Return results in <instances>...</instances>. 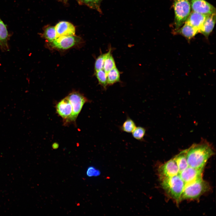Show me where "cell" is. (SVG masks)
<instances>
[{
  "mask_svg": "<svg viewBox=\"0 0 216 216\" xmlns=\"http://www.w3.org/2000/svg\"><path fill=\"white\" fill-rule=\"evenodd\" d=\"M214 154L208 142L203 141L187 149V159L189 166L196 169L204 168L208 160Z\"/></svg>",
  "mask_w": 216,
  "mask_h": 216,
  "instance_id": "1",
  "label": "cell"
},
{
  "mask_svg": "<svg viewBox=\"0 0 216 216\" xmlns=\"http://www.w3.org/2000/svg\"><path fill=\"white\" fill-rule=\"evenodd\" d=\"M162 187L169 196L178 203L185 184L179 174L160 179Z\"/></svg>",
  "mask_w": 216,
  "mask_h": 216,
  "instance_id": "2",
  "label": "cell"
},
{
  "mask_svg": "<svg viewBox=\"0 0 216 216\" xmlns=\"http://www.w3.org/2000/svg\"><path fill=\"white\" fill-rule=\"evenodd\" d=\"M210 189L208 183L204 180L202 178L185 184L181 196V200L197 199L208 191Z\"/></svg>",
  "mask_w": 216,
  "mask_h": 216,
  "instance_id": "3",
  "label": "cell"
},
{
  "mask_svg": "<svg viewBox=\"0 0 216 216\" xmlns=\"http://www.w3.org/2000/svg\"><path fill=\"white\" fill-rule=\"evenodd\" d=\"M173 7L175 13L174 25L176 30L184 23L190 13L189 0H174Z\"/></svg>",
  "mask_w": 216,
  "mask_h": 216,
  "instance_id": "4",
  "label": "cell"
},
{
  "mask_svg": "<svg viewBox=\"0 0 216 216\" xmlns=\"http://www.w3.org/2000/svg\"><path fill=\"white\" fill-rule=\"evenodd\" d=\"M67 97L72 108V114L69 122H74L76 120L84 104L88 100L81 94L76 92L70 94Z\"/></svg>",
  "mask_w": 216,
  "mask_h": 216,
  "instance_id": "5",
  "label": "cell"
},
{
  "mask_svg": "<svg viewBox=\"0 0 216 216\" xmlns=\"http://www.w3.org/2000/svg\"><path fill=\"white\" fill-rule=\"evenodd\" d=\"M158 171L160 180L179 174L178 168L173 158L160 166Z\"/></svg>",
  "mask_w": 216,
  "mask_h": 216,
  "instance_id": "6",
  "label": "cell"
},
{
  "mask_svg": "<svg viewBox=\"0 0 216 216\" xmlns=\"http://www.w3.org/2000/svg\"><path fill=\"white\" fill-rule=\"evenodd\" d=\"M80 38L75 35L62 36L56 38L50 42L53 47L63 50L69 48L75 45L80 40Z\"/></svg>",
  "mask_w": 216,
  "mask_h": 216,
  "instance_id": "7",
  "label": "cell"
},
{
  "mask_svg": "<svg viewBox=\"0 0 216 216\" xmlns=\"http://www.w3.org/2000/svg\"><path fill=\"white\" fill-rule=\"evenodd\" d=\"M192 11L205 15L215 13V8L205 0H191Z\"/></svg>",
  "mask_w": 216,
  "mask_h": 216,
  "instance_id": "8",
  "label": "cell"
},
{
  "mask_svg": "<svg viewBox=\"0 0 216 216\" xmlns=\"http://www.w3.org/2000/svg\"><path fill=\"white\" fill-rule=\"evenodd\" d=\"M203 169H196L188 166L179 174L185 184L202 178Z\"/></svg>",
  "mask_w": 216,
  "mask_h": 216,
  "instance_id": "9",
  "label": "cell"
},
{
  "mask_svg": "<svg viewBox=\"0 0 216 216\" xmlns=\"http://www.w3.org/2000/svg\"><path fill=\"white\" fill-rule=\"evenodd\" d=\"M56 108L58 114L66 122H69L73 111L71 105L67 97L59 102Z\"/></svg>",
  "mask_w": 216,
  "mask_h": 216,
  "instance_id": "10",
  "label": "cell"
},
{
  "mask_svg": "<svg viewBox=\"0 0 216 216\" xmlns=\"http://www.w3.org/2000/svg\"><path fill=\"white\" fill-rule=\"evenodd\" d=\"M56 38L75 35V28L71 23L65 21L59 22L55 26Z\"/></svg>",
  "mask_w": 216,
  "mask_h": 216,
  "instance_id": "11",
  "label": "cell"
},
{
  "mask_svg": "<svg viewBox=\"0 0 216 216\" xmlns=\"http://www.w3.org/2000/svg\"><path fill=\"white\" fill-rule=\"evenodd\" d=\"M207 15L192 11L190 12L185 22L198 29L199 32Z\"/></svg>",
  "mask_w": 216,
  "mask_h": 216,
  "instance_id": "12",
  "label": "cell"
},
{
  "mask_svg": "<svg viewBox=\"0 0 216 216\" xmlns=\"http://www.w3.org/2000/svg\"><path fill=\"white\" fill-rule=\"evenodd\" d=\"M175 32V34H180L184 37L189 42L197 34L199 33L198 29L186 22L182 27L176 30Z\"/></svg>",
  "mask_w": 216,
  "mask_h": 216,
  "instance_id": "13",
  "label": "cell"
},
{
  "mask_svg": "<svg viewBox=\"0 0 216 216\" xmlns=\"http://www.w3.org/2000/svg\"><path fill=\"white\" fill-rule=\"evenodd\" d=\"M216 21V14L207 15L203 25L200 29L199 33L202 34L208 38L212 32Z\"/></svg>",
  "mask_w": 216,
  "mask_h": 216,
  "instance_id": "14",
  "label": "cell"
},
{
  "mask_svg": "<svg viewBox=\"0 0 216 216\" xmlns=\"http://www.w3.org/2000/svg\"><path fill=\"white\" fill-rule=\"evenodd\" d=\"M9 37L6 26L0 18V47L2 50H9L8 41Z\"/></svg>",
  "mask_w": 216,
  "mask_h": 216,
  "instance_id": "15",
  "label": "cell"
},
{
  "mask_svg": "<svg viewBox=\"0 0 216 216\" xmlns=\"http://www.w3.org/2000/svg\"><path fill=\"white\" fill-rule=\"evenodd\" d=\"M187 149L181 151L173 158L177 165L179 173L189 166L187 159Z\"/></svg>",
  "mask_w": 216,
  "mask_h": 216,
  "instance_id": "16",
  "label": "cell"
},
{
  "mask_svg": "<svg viewBox=\"0 0 216 216\" xmlns=\"http://www.w3.org/2000/svg\"><path fill=\"white\" fill-rule=\"evenodd\" d=\"M136 127L134 121L127 115L126 120L118 128L121 131L130 133H132Z\"/></svg>",
  "mask_w": 216,
  "mask_h": 216,
  "instance_id": "17",
  "label": "cell"
},
{
  "mask_svg": "<svg viewBox=\"0 0 216 216\" xmlns=\"http://www.w3.org/2000/svg\"><path fill=\"white\" fill-rule=\"evenodd\" d=\"M108 85H111L120 81V73L116 67L110 70L107 74Z\"/></svg>",
  "mask_w": 216,
  "mask_h": 216,
  "instance_id": "18",
  "label": "cell"
},
{
  "mask_svg": "<svg viewBox=\"0 0 216 216\" xmlns=\"http://www.w3.org/2000/svg\"><path fill=\"white\" fill-rule=\"evenodd\" d=\"M103 0H80V4L83 3L89 8L95 10L100 14L102 12L100 8L101 3Z\"/></svg>",
  "mask_w": 216,
  "mask_h": 216,
  "instance_id": "19",
  "label": "cell"
},
{
  "mask_svg": "<svg viewBox=\"0 0 216 216\" xmlns=\"http://www.w3.org/2000/svg\"><path fill=\"white\" fill-rule=\"evenodd\" d=\"M146 133V128L140 126L136 127L132 133V136L135 139L141 142L144 141V137Z\"/></svg>",
  "mask_w": 216,
  "mask_h": 216,
  "instance_id": "20",
  "label": "cell"
},
{
  "mask_svg": "<svg viewBox=\"0 0 216 216\" xmlns=\"http://www.w3.org/2000/svg\"><path fill=\"white\" fill-rule=\"evenodd\" d=\"M43 36L50 43L53 41L56 38L55 27L49 26L45 28Z\"/></svg>",
  "mask_w": 216,
  "mask_h": 216,
  "instance_id": "21",
  "label": "cell"
},
{
  "mask_svg": "<svg viewBox=\"0 0 216 216\" xmlns=\"http://www.w3.org/2000/svg\"><path fill=\"white\" fill-rule=\"evenodd\" d=\"M111 53V50L106 53L100 55L96 59L94 64V69L96 71L103 69L105 61L107 56Z\"/></svg>",
  "mask_w": 216,
  "mask_h": 216,
  "instance_id": "22",
  "label": "cell"
},
{
  "mask_svg": "<svg viewBox=\"0 0 216 216\" xmlns=\"http://www.w3.org/2000/svg\"><path fill=\"white\" fill-rule=\"evenodd\" d=\"M95 75L99 83L106 89L108 85L107 74L103 69L96 71Z\"/></svg>",
  "mask_w": 216,
  "mask_h": 216,
  "instance_id": "23",
  "label": "cell"
},
{
  "mask_svg": "<svg viewBox=\"0 0 216 216\" xmlns=\"http://www.w3.org/2000/svg\"><path fill=\"white\" fill-rule=\"evenodd\" d=\"M115 67V62L111 53L107 56L105 61L103 69L107 74L110 70Z\"/></svg>",
  "mask_w": 216,
  "mask_h": 216,
  "instance_id": "24",
  "label": "cell"
},
{
  "mask_svg": "<svg viewBox=\"0 0 216 216\" xmlns=\"http://www.w3.org/2000/svg\"><path fill=\"white\" fill-rule=\"evenodd\" d=\"M86 175L89 177L97 176L100 174V171L93 166H90L87 169Z\"/></svg>",
  "mask_w": 216,
  "mask_h": 216,
  "instance_id": "25",
  "label": "cell"
},
{
  "mask_svg": "<svg viewBox=\"0 0 216 216\" xmlns=\"http://www.w3.org/2000/svg\"><path fill=\"white\" fill-rule=\"evenodd\" d=\"M62 1L64 2H66L68 0H61ZM80 4V0H76Z\"/></svg>",
  "mask_w": 216,
  "mask_h": 216,
  "instance_id": "26",
  "label": "cell"
}]
</instances>
